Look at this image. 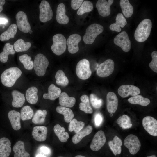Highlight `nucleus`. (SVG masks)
<instances>
[{"mask_svg":"<svg viewBox=\"0 0 157 157\" xmlns=\"http://www.w3.org/2000/svg\"><path fill=\"white\" fill-rule=\"evenodd\" d=\"M114 1L113 0H99L96 4V7L99 14L101 16L105 17L110 14V7Z\"/></svg>","mask_w":157,"mask_h":157,"instance_id":"2eb2a0df","label":"nucleus"},{"mask_svg":"<svg viewBox=\"0 0 157 157\" xmlns=\"http://www.w3.org/2000/svg\"><path fill=\"white\" fill-rule=\"evenodd\" d=\"M152 60L149 64V66L154 72L157 73V52L153 51L151 53Z\"/></svg>","mask_w":157,"mask_h":157,"instance_id":"49530a36","label":"nucleus"},{"mask_svg":"<svg viewBox=\"0 0 157 157\" xmlns=\"http://www.w3.org/2000/svg\"><path fill=\"white\" fill-rule=\"evenodd\" d=\"M11 142L7 138L0 139V157H8L11 152Z\"/></svg>","mask_w":157,"mask_h":157,"instance_id":"412c9836","label":"nucleus"},{"mask_svg":"<svg viewBox=\"0 0 157 157\" xmlns=\"http://www.w3.org/2000/svg\"><path fill=\"white\" fill-rule=\"evenodd\" d=\"M116 22L111 24L109 26L112 31L119 32L121 31L120 27L124 28L127 23L126 19L123 14L119 13L117 14L116 18Z\"/></svg>","mask_w":157,"mask_h":157,"instance_id":"5701e85b","label":"nucleus"},{"mask_svg":"<svg viewBox=\"0 0 157 157\" xmlns=\"http://www.w3.org/2000/svg\"><path fill=\"white\" fill-rule=\"evenodd\" d=\"M103 118L102 115L99 113H97L95 115L94 122L97 127L99 126L102 124Z\"/></svg>","mask_w":157,"mask_h":157,"instance_id":"de8ad7c7","label":"nucleus"},{"mask_svg":"<svg viewBox=\"0 0 157 157\" xmlns=\"http://www.w3.org/2000/svg\"><path fill=\"white\" fill-rule=\"evenodd\" d=\"M55 133L58 138L60 141L62 142H67L69 138L68 133L65 132V129L64 127H61L60 125L57 124L53 128Z\"/></svg>","mask_w":157,"mask_h":157,"instance_id":"473e14b6","label":"nucleus"},{"mask_svg":"<svg viewBox=\"0 0 157 157\" xmlns=\"http://www.w3.org/2000/svg\"><path fill=\"white\" fill-rule=\"evenodd\" d=\"M13 150L14 157H30V155L25 150L24 144L22 141L17 142L14 145Z\"/></svg>","mask_w":157,"mask_h":157,"instance_id":"b1692460","label":"nucleus"},{"mask_svg":"<svg viewBox=\"0 0 157 157\" xmlns=\"http://www.w3.org/2000/svg\"><path fill=\"white\" fill-rule=\"evenodd\" d=\"M61 91L59 88L53 84H51L48 88V93L44 94L43 97L45 99L54 100L59 97L61 93Z\"/></svg>","mask_w":157,"mask_h":157,"instance_id":"393cba45","label":"nucleus"},{"mask_svg":"<svg viewBox=\"0 0 157 157\" xmlns=\"http://www.w3.org/2000/svg\"><path fill=\"white\" fill-rule=\"evenodd\" d=\"M38 91L37 88L34 86L31 87L27 89L26 92V98L29 103L33 104L37 103L38 100Z\"/></svg>","mask_w":157,"mask_h":157,"instance_id":"c756f323","label":"nucleus"},{"mask_svg":"<svg viewBox=\"0 0 157 157\" xmlns=\"http://www.w3.org/2000/svg\"><path fill=\"white\" fill-rule=\"evenodd\" d=\"M22 74L21 70L16 67H13L8 69L2 73L1 79L2 84L7 87L13 86L17 80Z\"/></svg>","mask_w":157,"mask_h":157,"instance_id":"f03ea898","label":"nucleus"},{"mask_svg":"<svg viewBox=\"0 0 157 157\" xmlns=\"http://www.w3.org/2000/svg\"><path fill=\"white\" fill-rule=\"evenodd\" d=\"M5 2L6 1L5 0H0V13L3 10V6Z\"/></svg>","mask_w":157,"mask_h":157,"instance_id":"3c124183","label":"nucleus"},{"mask_svg":"<svg viewBox=\"0 0 157 157\" xmlns=\"http://www.w3.org/2000/svg\"><path fill=\"white\" fill-rule=\"evenodd\" d=\"M19 60L22 63L25 69L31 70L33 68L34 62L31 60V58L26 54H23L19 56Z\"/></svg>","mask_w":157,"mask_h":157,"instance_id":"79ce46f5","label":"nucleus"},{"mask_svg":"<svg viewBox=\"0 0 157 157\" xmlns=\"http://www.w3.org/2000/svg\"><path fill=\"white\" fill-rule=\"evenodd\" d=\"M84 125V122L78 121L76 119H73L70 122L68 129L70 132L74 131L76 133L83 129Z\"/></svg>","mask_w":157,"mask_h":157,"instance_id":"a19ab883","label":"nucleus"},{"mask_svg":"<svg viewBox=\"0 0 157 157\" xmlns=\"http://www.w3.org/2000/svg\"><path fill=\"white\" fill-rule=\"evenodd\" d=\"M76 72L77 76L82 80H86L90 78L92 72L89 61L85 59L79 61L76 65Z\"/></svg>","mask_w":157,"mask_h":157,"instance_id":"423d86ee","label":"nucleus"},{"mask_svg":"<svg viewBox=\"0 0 157 157\" xmlns=\"http://www.w3.org/2000/svg\"><path fill=\"white\" fill-rule=\"evenodd\" d=\"M116 123L123 129H129L132 126L130 117L125 114L119 117L117 119Z\"/></svg>","mask_w":157,"mask_h":157,"instance_id":"58836bf2","label":"nucleus"},{"mask_svg":"<svg viewBox=\"0 0 157 157\" xmlns=\"http://www.w3.org/2000/svg\"><path fill=\"white\" fill-rule=\"evenodd\" d=\"M147 157H156V156L155 155H153L150 156H148Z\"/></svg>","mask_w":157,"mask_h":157,"instance_id":"6e6d98bb","label":"nucleus"},{"mask_svg":"<svg viewBox=\"0 0 157 157\" xmlns=\"http://www.w3.org/2000/svg\"><path fill=\"white\" fill-rule=\"evenodd\" d=\"M17 28V26L16 24H11L7 30L1 34L0 40L2 41H7L11 38H14L16 34Z\"/></svg>","mask_w":157,"mask_h":157,"instance_id":"7c9ffc66","label":"nucleus"},{"mask_svg":"<svg viewBox=\"0 0 157 157\" xmlns=\"http://www.w3.org/2000/svg\"><path fill=\"white\" fill-rule=\"evenodd\" d=\"M35 157H47L46 156L42 154H37Z\"/></svg>","mask_w":157,"mask_h":157,"instance_id":"864d4df0","label":"nucleus"},{"mask_svg":"<svg viewBox=\"0 0 157 157\" xmlns=\"http://www.w3.org/2000/svg\"><path fill=\"white\" fill-rule=\"evenodd\" d=\"M53 43L51 48L56 55L59 56L63 54L66 49L67 41L64 36L61 34L55 35L53 38Z\"/></svg>","mask_w":157,"mask_h":157,"instance_id":"39448f33","label":"nucleus"},{"mask_svg":"<svg viewBox=\"0 0 157 157\" xmlns=\"http://www.w3.org/2000/svg\"><path fill=\"white\" fill-rule=\"evenodd\" d=\"M59 100L60 104L61 106L72 108L75 105L76 100L73 97H70L65 92L61 93L59 97Z\"/></svg>","mask_w":157,"mask_h":157,"instance_id":"4be33fe9","label":"nucleus"},{"mask_svg":"<svg viewBox=\"0 0 157 157\" xmlns=\"http://www.w3.org/2000/svg\"><path fill=\"white\" fill-rule=\"evenodd\" d=\"M128 101L131 104H138L143 106H147L150 102V101L149 99L144 97L140 95L130 97L128 99Z\"/></svg>","mask_w":157,"mask_h":157,"instance_id":"c9c22d12","label":"nucleus"},{"mask_svg":"<svg viewBox=\"0 0 157 157\" xmlns=\"http://www.w3.org/2000/svg\"><path fill=\"white\" fill-rule=\"evenodd\" d=\"M8 117L13 128L15 130H19L21 127L20 113L14 110H11L8 113Z\"/></svg>","mask_w":157,"mask_h":157,"instance_id":"aec40b11","label":"nucleus"},{"mask_svg":"<svg viewBox=\"0 0 157 157\" xmlns=\"http://www.w3.org/2000/svg\"><path fill=\"white\" fill-rule=\"evenodd\" d=\"M140 89L132 85H124L121 86L118 89V94L122 98H125L129 95L134 97L140 93Z\"/></svg>","mask_w":157,"mask_h":157,"instance_id":"4468645a","label":"nucleus"},{"mask_svg":"<svg viewBox=\"0 0 157 157\" xmlns=\"http://www.w3.org/2000/svg\"><path fill=\"white\" fill-rule=\"evenodd\" d=\"M106 140L105 135L104 132L100 130L97 132L94 135L90 147L94 151H97L99 150L104 145Z\"/></svg>","mask_w":157,"mask_h":157,"instance_id":"ddd939ff","label":"nucleus"},{"mask_svg":"<svg viewBox=\"0 0 157 157\" xmlns=\"http://www.w3.org/2000/svg\"><path fill=\"white\" fill-rule=\"evenodd\" d=\"M31 45L30 42H25L23 39L19 38L14 43L13 47L17 52H21L28 50Z\"/></svg>","mask_w":157,"mask_h":157,"instance_id":"e433bc0d","label":"nucleus"},{"mask_svg":"<svg viewBox=\"0 0 157 157\" xmlns=\"http://www.w3.org/2000/svg\"><path fill=\"white\" fill-rule=\"evenodd\" d=\"M41 151L45 154H48L50 153V149L47 147L45 146H42L40 148Z\"/></svg>","mask_w":157,"mask_h":157,"instance_id":"8fccbe9b","label":"nucleus"},{"mask_svg":"<svg viewBox=\"0 0 157 157\" xmlns=\"http://www.w3.org/2000/svg\"><path fill=\"white\" fill-rule=\"evenodd\" d=\"M39 19L44 23L51 20L53 17V11L49 2L46 0L41 1L39 6Z\"/></svg>","mask_w":157,"mask_h":157,"instance_id":"9d476101","label":"nucleus"},{"mask_svg":"<svg viewBox=\"0 0 157 157\" xmlns=\"http://www.w3.org/2000/svg\"><path fill=\"white\" fill-rule=\"evenodd\" d=\"M21 118L23 121L31 119L32 117L33 111L29 106H26L22 108L20 112Z\"/></svg>","mask_w":157,"mask_h":157,"instance_id":"37998d69","label":"nucleus"},{"mask_svg":"<svg viewBox=\"0 0 157 157\" xmlns=\"http://www.w3.org/2000/svg\"><path fill=\"white\" fill-rule=\"evenodd\" d=\"M114 42L125 52H129L131 49V41L127 33L125 31H123L117 35L114 38Z\"/></svg>","mask_w":157,"mask_h":157,"instance_id":"1a4fd4ad","label":"nucleus"},{"mask_svg":"<svg viewBox=\"0 0 157 157\" xmlns=\"http://www.w3.org/2000/svg\"><path fill=\"white\" fill-rule=\"evenodd\" d=\"M15 53L12 45L9 43H7L4 45L3 51L0 53V61L3 63L7 62L8 56L9 54L13 55Z\"/></svg>","mask_w":157,"mask_h":157,"instance_id":"2f4dec72","label":"nucleus"},{"mask_svg":"<svg viewBox=\"0 0 157 157\" xmlns=\"http://www.w3.org/2000/svg\"><path fill=\"white\" fill-rule=\"evenodd\" d=\"M142 124L150 135L154 136H157V120L155 118L151 116H147L143 118Z\"/></svg>","mask_w":157,"mask_h":157,"instance_id":"f8f14e48","label":"nucleus"},{"mask_svg":"<svg viewBox=\"0 0 157 157\" xmlns=\"http://www.w3.org/2000/svg\"><path fill=\"white\" fill-rule=\"evenodd\" d=\"M66 9L65 5L60 3L58 6L56 10V19L57 22L62 24H67L69 21L68 16L66 15Z\"/></svg>","mask_w":157,"mask_h":157,"instance_id":"a211bd4d","label":"nucleus"},{"mask_svg":"<svg viewBox=\"0 0 157 157\" xmlns=\"http://www.w3.org/2000/svg\"><path fill=\"white\" fill-rule=\"evenodd\" d=\"M58 157H63L61 156H58Z\"/></svg>","mask_w":157,"mask_h":157,"instance_id":"13d9d810","label":"nucleus"},{"mask_svg":"<svg viewBox=\"0 0 157 157\" xmlns=\"http://www.w3.org/2000/svg\"><path fill=\"white\" fill-rule=\"evenodd\" d=\"M125 146L127 148L130 153L135 155L139 151L141 146L138 138L135 135L131 134L125 138L124 142Z\"/></svg>","mask_w":157,"mask_h":157,"instance_id":"0eeeda50","label":"nucleus"},{"mask_svg":"<svg viewBox=\"0 0 157 157\" xmlns=\"http://www.w3.org/2000/svg\"><path fill=\"white\" fill-rule=\"evenodd\" d=\"M152 23L149 19L142 21L137 27L134 33L135 40L138 42L145 41L149 36L151 30Z\"/></svg>","mask_w":157,"mask_h":157,"instance_id":"f257e3e1","label":"nucleus"},{"mask_svg":"<svg viewBox=\"0 0 157 157\" xmlns=\"http://www.w3.org/2000/svg\"><path fill=\"white\" fill-rule=\"evenodd\" d=\"M55 78L56 79V83L59 85L65 87L69 84V81L68 78L64 72L61 70H58L57 72Z\"/></svg>","mask_w":157,"mask_h":157,"instance_id":"4c0bfd02","label":"nucleus"},{"mask_svg":"<svg viewBox=\"0 0 157 157\" xmlns=\"http://www.w3.org/2000/svg\"><path fill=\"white\" fill-rule=\"evenodd\" d=\"M108 144L115 156L121 154L122 151L121 146L122 145V142L121 139L117 136H115L112 140L109 141Z\"/></svg>","mask_w":157,"mask_h":157,"instance_id":"a878e982","label":"nucleus"},{"mask_svg":"<svg viewBox=\"0 0 157 157\" xmlns=\"http://www.w3.org/2000/svg\"><path fill=\"white\" fill-rule=\"evenodd\" d=\"M29 33L30 34H32V33H33V31H32V30H31L29 31Z\"/></svg>","mask_w":157,"mask_h":157,"instance_id":"4d7b16f0","label":"nucleus"},{"mask_svg":"<svg viewBox=\"0 0 157 157\" xmlns=\"http://www.w3.org/2000/svg\"><path fill=\"white\" fill-rule=\"evenodd\" d=\"M15 17L18 29L23 33L29 32L31 27L26 14L23 11H19L16 14Z\"/></svg>","mask_w":157,"mask_h":157,"instance_id":"9b49d317","label":"nucleus"},{"mask_svg":"<svg viewBox=\"0 0 157 157\" xmlns=\"http://www.w3.org/2000/svg\"><path fill=\"white\" fill-rule=\"evenodd\" d=\"M47 113V111L45 110H38L32 119V122L35 124H40L43 123L45 121Z\"/></svg>","mask_w":157,"mask_h":157,"instance_id":"ea45409f","label":"nucleus"},{"mask_svg":"<svg viewBox=\"0 0 157 157\" xmlns=\"http://www.w3.org/2000/svg\"><path fill=\"white\" fill-rule=\"evenodd\" d=\"M56 110L58 113L64 116V120L66 123L70 122L74 117V115L72 111L69 108L58 106L56 107Z\"/></svg>","mask_w":157,"mask_h":157,"instance_id":"c85d7f7f","label":"nucleus"},{"mask_svg":"<svg viewBox=\"0 0 157 157\" xmlns=\"http://www.w3.org/2000/svg\"><path fill=\"white\" fill-rule=\"evenodd\" d=\"M82 102L79 104V109L80 110L84 111L87 114H91L93 110L90 105L88 96L86 95H83L80 97Z\"/></svg>","mask_w":157,"mask_h":157,"instance_id":"f704fd0d","label":"nucleus"},{"mask_svg":"<svg viewBox=\"0 0 157 157\" xmlns=\"http://www.w3.org/2000/svg\"><path fill=\"white\" fill-rule=\"evenodd\" d=\"M90 96V102L92 106L95 108H100L102 105V99L99 98L93 93L91 94Z\"/></svg>","mask_w":157,"mask_h":157,"instance_id":"a18cd8bd","label":"nucleus"},{"mask_svg":"<svg viewBox=\"0 0 157 157\" xmlns=\"http://www.w3.org/2000/svg\"><path fill=\"white\" fill-rule=\"evenodd\" d=\"M93 8V4L91 1H85L82 4L77 13L78 15H82L86 13L92 11Z\"/></svg>","mask_w":157,"mask_h":157,"instance_id":"c03bdc74","label":"nucleus"},{"mask_svg":"<svg viewBox=\"0 0 157 157\" xmlns=\"http://www.w3.org/2000/svg\"><path fill=\"white\" fill-rule=\"evenodd\" d=\"M47 129L44 126H35L33 129L32 135L33 138L37 141L42 142L47 138Z\"/></svg>","mask_w":157,"mask_h":157,"instance_id":"6ab92c4d","label":"nucleus"},{"mask_svg":"<svg viewBox=\"0 0 157 157\" xmlns=\"http://www.w3.org/2000/svg\"><path fill=\"white\" fill-rule=\"evenodd\" d=\"M107 108L111 114L114 113L117 109L118 100L116 94L113 92H109L106 95Z\"/></svg>","mask_w":157,"mask_h":157,"instance_id":"f3484780","label":"nucleus"},{"mask_svg":"<svg viewBox=\"0 0 157 157\" xmlns=\"http://www.w3.org/2000/svg\"><path fill=\"white\" fill-rule=\"evenodd\" d=\"M114 69V61L111 59H108L99 65L97 71V74L100 77H107L113 73Z\"/></svg>","mask_w":157,"mask_h":157,"instance_id":"6e6552de","label":"nucleus"},{"mask_svg":"<svg viewBox=\"0 0 157 157\" xmlns=\"http://www.w3.org/2000/svg\"><path fill=\"white\" fill-rule=\"evenodd\" d=\"M11 94L13 98L12 102V106L15 108L22 107L25 101L24 94L16 90H13Z\"/></svg>","mask_w":157,"mask_h":157,"instance_id":"bb28decb","label":"nucleus"},{"mask_svg":"<svg viewBox=\"0 0 157 157\" xmlns=\"http://www.w3.org/2000/svg\"><path fill=\"white\" fill-rule=\"evenodd\" d=\"M120 5L124 16L127 18L130 17L133 14V8L129 1L120 0Z\"/></svg>","mask_w":157,"mask_h":157,"instance_id":"72a5a7b5","label":"nucleus"},{"mask_svg":"<svg viewBox=\"0 0 157 157\" xmlns=\"http://www.w3.org/2000/svg\"><path fill=\"white\" fill-rule=\"evenodd\" d=\"M83 1V0H72L71 3L72 8L74 10L78 9L80 7Z\"/></svg>","mask_w":157,"mask_h":157,"instance_id":"09e8293b","label":"nucleus"},{"mask_svg":"<svg viewBox=\"0 0 157 157\" xmlns=\"http://www.w3.org/2000/svg\"><path fill=\"white\" fill-rule=\"evenodd\" d=\"M103 31V27L100 24L94 23L90 25L86 29L83 37L84 42L88 44H92L96 37Z\"/></svg>","mask_w":157,"mask_h":157,"instance_id":"7ed1b4c3","label":"nucleus"},{"mask_svg":"<svg viewBox=\"0 0 157 157\" xmlns=\"http://www.w3.org/2000/svg\"><path fill=\"white\" fill-rule=\"evenodd\" d=\"M75 157H86L84 156L81 155H78L75 156Z\"/></svg>","mask_w":157,"mask_h":157,"instance_id":"5fc2aeb1","label":"nucleus"},{"mask_svg":"<svg viewBox=\"0 0 157 157\" xmlns=\"http://www.w3.org/2000/svg\"><path fill=\"white\" fill-rule=\"evenodd\" d=\"M93 128L91 126H86L73 136L72 138V142L74 144L78 143L84 137L90 134Z\"/></svg>","mask_w":157,"mask_h":157,"instance_id":"cd10ccee","label":"nucleus"},{"mask_svg":"<svg viewBox=\"0 0 157 157\" xmlns=\"http://www.w3.org/2000/svg\"><path fill=\"white\" fill-rule=\"evenodd\" d=\"M49 64L48 59L44 55L39 53L35 57L33 67L36 74L39 76L44 75Z\"/></svg>","mask_w":157,"mask_h":157,"instance_id":"20e7f679","label":"nucleus"},{"mask_svg":"<svg viewBox=\"0 0 157 157\" xmlns=\"http://www.w3.org/2000/svg\"><path fill=\"white\" fill-rule=\"evenodd\" d=\"M8 20L6 18H0V24H6L7 23Z\"/></svg>","mask_w":157,"mask_h":157,"instance_id":"603ef678","label":"nucleus"},{"mask_svg":"<svg viewBox=\"0 0 157 157\" xmlns=\"http://www.w3.org/2000/svg\"><path fill=\"white\" fill-rule=\"evenodd\" d=\"M81 40V36L77 34H73L69 36L67 41V44L69 53L74 54L78 51V44Z\"/></svg>","mask_w":157,"mask_h":157,"instance_id":"dca6fc26","label":"nucleus"}]
</instances>
